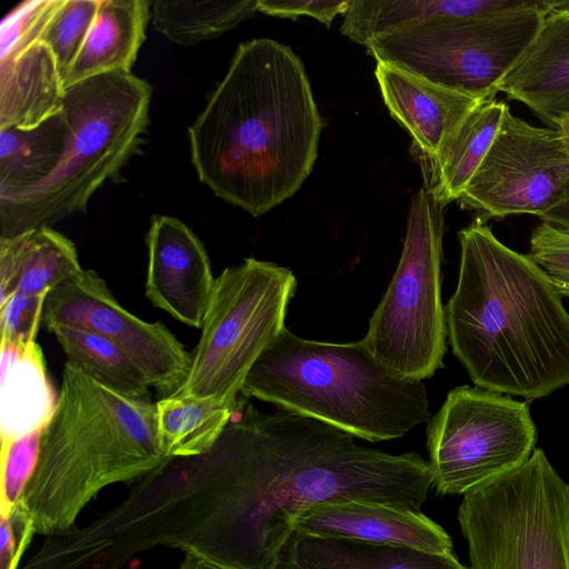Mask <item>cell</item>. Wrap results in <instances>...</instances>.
Wrapping results in <instances>:
<instances>
[{
	"label": "cell",
	"mask_w": 569,
	"mask_h": 569,
	"mask_svg": "<svg viewBox=\"0 0 569 569\" xmlns=\"http://www.w3.org/2000/svg\"><path fill=\"white\" fill-rule=\"evenodd\" d=\"M216 441L238 492L243 569H271L296 519L321 503L361 500L420 511L432 478L416 452L359 445L325 422L283 409L239 406Z\"/></svg>",
	"instance_id": "6da1fadb"
},
{
	"label": "cell",
	"mask_w": 569,
	"mask_h": 569,
	"mask_svg": "<svg viewBox=\"0 0 569 569\" xmlns=\"http://www.w3.org/2000/svg\"><path fill=\"white\" fill-rule=\"evenodd\" d=\"M322 127L300 58L276 40H248L188 129L191 161L218 198L258 217L309 177Z\"/></svg>",
	"instance_id": "7a4b0ae2"
},
{
	"label": "cell",
	"mask_w": 569,
	"mask_h": 569,
	"mask_svg": "<svg viewBox=\"0 0 569 569\" xmlns=\"http://www.w3.org/2000/svg\"><path fill=\"white\" fill-rule=\"evenodd\" d=\"M447 339L481 389L538 399L569 386V312L527 254L500 242L479 217L458 232Z\"/></svg>",
	"instance_id": "3957f363"
},
{
	"label": "cell",
	"mask_w": 569,
	"mask_h": 569,
	"mask_svg": "<svg viewBox=\"0 0 569 569\" xmlns=\"http://www.w3.org/2000/svg\"><path fill=\"white\" fill-rule=\"evenodd\" d=\"M156 402L116 392L66 361L56 408L20 499L36 533L74 526L103 488L131 485L163 466Z\"/></svg>",
	"instance_id": "277c9868"
},
{
	"label": "cell",
	"mask_w": 569,
	"mask_h": 569,
	"mask_svg": "<svg viewBox=\"0 0 569 569\" xmlns=\"http://www.w3.org/2000/svg\"><path fill=\"white\" fill-rule=\"evenodd\" d=\"M241 396L371 442L400 438L430 417L423 381L390 372L365 339L309 340L286 327L252 366Z\"/></svg>",
	"instance_id": "5b68a950"
},
{
	"label": "cell",
	"mask_w": 569,
	"mask_h": 569,
	"mask_svg": "<svg viewBox=\"0 0 569 569\" xmlns=\"http://www.w3.org/2000/svg\"><path fill=\"white\" fill-rule=\"evenodd\" d=\"M151 86L114 72L66 88L68 132L56 170L37 187L0 199V238L51 227L87 210L90 198L139 149L149 122Z\"/></svg>",
	"instance_id": "8992f818"
},
{
	"label": "cell",
	"mask_w": 569,
	"mask_h": 569,
	"mask_svg": "<svg viewBox=\"0 0 569 569\" xmlns=\"http://www.w3.org/2000/svg\"><path fill=\"white\" fill-rule=\"evenodd\" d=\"M458 521L469 569H569V485L541 449L463 495Z\"/></svg>",
	"instance_id": "52a82bcc"
},
{
	"label": "cell",
	"mask_w": 569,
	"mask_h": 569,
	"mask_svg": "<svg viewBox=\"0 0 569 569\" xmlns=\"http://www.w3.org/2000/svg\"><path fill=\"white\" fill-rule=\"evenodd\" d=\"M296 289L293 272L274 262L251 257L223 269L188 375L172 396L236 405L252 366L286 327Z\"/></svg>",
	"instance_id": "ba28073f"
},
{
	"label": "cell",
	"mask_w": 569,
	"mask_h": 569,
	"mask_svg": "<svg viewBox=\"0 0 569 569\" xmlns=\"http://www.w3.org/2000/svg\"><path fill=\"white\" fill-rule=\"evenodd\" d=\"M445 207L425 183L413 194L398 267L363 338L390 372L406 379L422 381L443 367L447 351L441 301Z\"/></svg>",
	"instance_id": "9c48e42d"
},
{
	"label": "cell",
	"mask_w": 569,
	"mask_h": 569,
	"mask_svg": "<svg viewBox=\"0 0 569 569\" xmlns=\"http://www.w3.org/2000/svg\"><path fill=\"white\" fill-rule=\"evenodd\" d=\"M551 3L513 14L429 21L380 36L366 48L377 62L493 99L535 42Z\"/></svg>",
	"instance_id": "30bf717a"
},
{
	"label": "cell",
	"mask_w": 569,
	"mask_h": 569,
	"mask_svg": "<svg viewBox=\"0 0 569 569\" xmlns=\"http://www.w3.org/2000/svg\"><path fill=\"white\" fill-rule=\"evenodd\" d=\"M536 439L525 401L478 387H457L428 420L432 486L441 495L481 488L522 466Z\"/></svg>",
	"instance_id": "8fae6325"
},
{
	"label": "cell",
	"mask_w": 569,
	"mask_h": 569,
	"mask_svg": "<svg viewBox=\"0 0 569 569\" xmlns=\"http://www.w3.org/2000/svg\"><path fill=\"white\" fill-rule=\"evenodd\" d=\"M569 190V154L553 128H539L508 108L481 164L457 200L482 221L540 218Z\"/></svg>",
	"instance_id": "7c38bea8"
},
{
	"label": "cell",
	"mask_w": 569,
	"mask_h": 569,
	"mask_svg": "<svg viewBox=\"0 0 569 569\" xmlns=\"http://www.w3.org/2000/svg\"><path fill=\"white\" fill-rule=\"evenodd\" d=\"M42 322L49 331L71 326L106 337L164 397L174 393L188 375L191 353L177 337L162 322L144 321L124 309L93 270L83 269L48 293Z\"/></svg>",
	"instance_id": "4fadbf2b"
},
{
	"label": "cell",
	"mask_w": 569,
	"mask_h": 569,
	"mask_svg": "<svg viewBox=\"0 0 569 569\" xmlns=\"http://www.w3.org/2000/svg\"><path fill=\"white\" fill-rule=\"evenodd\" d=\"M146 296L180 322L201 329L216 278L203 243L177 218L153 216L146 237Z\"/></svg>",
	"instance_id": "5bb4252c"
},
{
	"label": "cell",
	"mask_w": 569,
	"mask_h": 569,
	"mask_svg": "<svg viewBox=\"0 0 569 569\" xmlns=\"http://www.w3.org/2000/svg\"><path fill=\"white\" fill-rule=\"evenodd\" d=\"M293 529L315 536L452 552L449 535L421 511L372 501L343 500L318 505L302 512Z\"/></svg>",
	"instance_id": "9a60e30c"
},
{
	"label": "cell",
	"mask_w": 569,
	"mask_h": 569,
	"mask_svg": "<svg viewBox=\"0 0 569 569\" xmlns=\"http://www.w3.org/2000/svg\"><path fill=\"white\" fill-rule=\"evenodd\" d=\"M375 76L391 117L408 131L425 161L438 154L465 117L485 100L383 62H377Z\"/></svg>",
	"instance_id": "2e32d148"
},
{
	"label": "cell",
	"mask_w": 569,
	"mask_h": 569,
	"mask_svg": "<svg viewBox=\"0 0 569 569\" xmlns=\"http://www.w3.org/2000/svg\"><path fill=\"white\" fill-rule=\"evenodd\" d=\"M499 92L553 129L569 117V0H552L535 42Z\"/></svg>",
	"instance_id": "e0dca14e"
},
{
	"label": "cell",
	"mask_w": 569,
	"mask_h": 569,
	"mask_svg": "<svg viewBox=\"0 0 569 569\" xmlns=\"http://www.w3.org/2000/svg\"><path fill=\"white\" fill-rule=\"evenodd\" d=\"M271 569H468L452 552L352 538L322 537L293 529Z\"/></svg>",
	"instance_id": "ac0fdd59"
},
{
	"label": "cell",
	"mask_w": 569,
	"mask_h": 569,
	"mask_svg": "<svg viewBox=\"0 0 569 569\" xmlns=\"http://www.w3.org/2000/svg\"><path fill=\"white\" fill-rule=\"evenodd\" d=\"M548 0H350L341 32L367 46L408 27L446 19H475L539 9Z\"/></svg>",
	"instance_id": "d6986e66"
},
{
	"label": "cell",
	"mask_w": 569,
	"mask_h": 569,
	"mask_svg": "<svg viewBox=\"0 0 569 569\" xmlns=\"http://www.w3.org/2000/svg\"><path fill=\"white\" fill-rule=\"evenodd\" d=\"M66 87L51 50L33 42L0 59V130H29L60 113Z\"/></svg>",
	"instance_id": "ffe728a7"
},
{
	"label": "cell",
	"mask_w": 569,
	"mask_h": 569,
	"mask_svg": "<svg viewBox=\"0 0 569 569\" xmlns=\"http://www.w3.org/2000/svg\"><path fill=\"white\" fill-rule=\"evenodd\" d=\"M150 8L148 0H100L64 87L102 74L131 72L144 41Z\"/></svg>",
	"instance_id": "44dd1931"
},
{
	"label": "cell",
	"mask_w": 569,
	"mask_h": 569,
	"mask_svg": "<svg viewBox=\"0 0 569 569\" xmlns=\"http://www.w3.org/2000/svg\"><path fill=\"white\" fill-rule=\"evenodd\" d=\"M0 363V437L11 441L42 429L58 396L37 342L21 347L1 341Z\"/></svg>",
	"instance_id": "7402d4cb"
},
{
	"label": "cell",
	"mask_w": 569,
	"mask_h": 569,
	"mask_svg": "<svg viewBox=\"0 0 569 569\" xmlns=\"http://www.w3.org/2000/svg\"><path fill=\"white\" fill-rule=\"evenodd\" d=\"M509 107L500 100L479 102L423 163L425 184L447 206L458 200L489 151Z\"/></svg>",
	"instance_id": "603a6c76"
},
{
	"label": "cell",
	"mask_w": 569,
	"mask_h": 569,
	"mask_svg": "<svg viewBox=\"0 0 569 569\" xmlns=\"http://www.w3.org/2000/svg\"><path fill=\"white\" fill-rule=\"evenodd\" d=\"M62 111L37 128L0 130V199L24 193L58 167L67 141Z\"/></svg>",
	"instance_id": "cb8c5ba5"
},
{
	"label": "cell",
	"mask_w": 569,
	"mask_h": 569,
	"mask_svg": "<svg viewBox=\"0 0 569 569\" xmlns=\"http://www.w3.org/2000/svg\"><path fill=\"white\" fill-rule=\"evenodd\" d=\"M238 406L239 400L230 405L211 398L163 397L156 402L157 432L162 451L170 459L207 452Z\"/></svg>",
	"instance_id": "d4e9b609"
},
{
	"label": "cell",
	"mask_w": 569,
	"mask_h": 569,
	"mask_svg": "<svg viewBox=\"0 0 569 569\" xmlns=\"http://www.w3.org/2000/svg\"><path fill=\"white\" fill-rule=\"evenodd\" d=\"M67 362L100 385L136 399H150L149 383L129 356L106 337L71 326L50 330Z\"/></svg>",
	"instance_id": "484cf974"
},
{
	"label": "cell",
	"mask_w": 569,
	"mask_h": 569,
	"mask_svg": "<svg viewBox=\"0 0 569 569\" xmlns=\"http://www.w3.org/2000/svg\"><path fill=\"white\" fill-rule=\"evenodd\" d=\"M257 11L258 0L151 1L153 28L181 46L216 38Z\"/></svg>",
	"instance_id": "4316f807"
},
{
	"label": "cell",
	"mask_w": 569,
	"mask_h": 569,
	"mask_svg": "<svg viewBox=\"0 0 569 569\" xmlns=\"http://www.w3.org/2000/svg\"><path fill=\"white\" fill-rule=\"evenodd\" d=\"M17 239L20 249L18 291L30 296L48 295L83 270L74 243L52 227L32 229Z\"/></svg>",
	"instance_id": "83f0119b"
},
{
	"label": "cell",
	"mask_w": 569,
	"mask_h": 569,
	"mask_svg": "<svg viewBox=\"0 0 569 569\" xmlns=\"http://www.w3.org/2000/svg\"><path fill=\"white\" fill-rule=\"evenodd\" d=\"M100 0H60L44 24L38 42L53 53L64 80L92 26Z\"/></svg>",
	"instance_id": "f1b7e54d"
},
{
	"label": "cell",
	"mask_w": 569,
	"mask_h": 569,
	"mask_svg": "<svg viewBox=\"0 0 569 569\" xmlns=\"http://www.w3.org/2000/svg\"><path fill=\"white\" fill-rule=\"evenodd\" d=\"M42 429L1 441L0 516L7 515L23 495L38 461Z\"/></svg>",
	"instance_id": "f546056e"
},
{
	"label": "cell",
	"mask_w": 569,
	"mask_h": 569,
	"mask_svg": "<svg viewBox=\"0 0 569 569\" xmlns=\"http://www.w3.org/2000/svg\"><path fill=\"white\" fill-rule=\"evenodd\" d=\"M527 257L561 297L569 298V230L542 221L532 230Z\"/></svg>",
	"instance_id": "4dcf8cb0"
},
{
	"label": "cell",
	"mask_w": 569,
	"mask_h": 569,
	"mask_svg": "<svg viewBox=\"0 0 569 569\" xmlns=\"http://www.w3.org/2000/svg\"><path fill=\"white\" fill-rule=\"evenodd\" d=\"M60 0L24 1L1 23L0 59L8 58L38 41Z\"/></svg>",
	"instance_id": "1f68e13d"
},
{
	"label": "cell",
	"mask_w": 569,
	"mask_h": 569,
	"mask_svg": "<svg viewBox=\"0 0 569 569\" xmlns=\"http://www.w3.org/2000/svg\"><path fill=\"white\" fill-rule=\"evenodd\" d=\"M48 295L12 293L0 305L1 341L27 347L36 343Z\"/></svg>",
	"instance_id": "d6a6232c"
},
{
	"label": "cell",
	"mask_w": 569,
	"mask_h": 569,
	"mask_svg": "<svg viewBox=\"0 0 569 569\" xmlns=\"http://www.w3.org/2000/svg\"><path fill=\"white\" fill-rule=\"evenodd\" d=\"M0 517V569H17L36 533L33 520L21 501Z\"/></svg>",
	"instance_id": "836d02e7"
},
{
	"label": "cell",
	"mask_w": 569,
	"mask_h": 569,
	"mask_svg": "<svg viewBox=\"0 0 569 569\" xmlns=\"http://www.w3.org/2000/svg\"><path fill=\"white\" fill-rule=\"evenodd\" d=\"M350 0H258V11L268 16L296 19L307 16L329 27L338 14H345Z\"/></svg>",
	"instance_id": "e575fe53"
},
{
	"label": "cell",
	"mask_w": 569,
	"mask_h": 569,
	"mask_svg": "<svg viewBox=\"0 0 569 569\" xmlns=\"http://www.w3.org/2000/svg\"><path fill=\"white\" fill-rule=\"evenodd\" d=\"M20 280V249L17 237L0 238V305L16 291Z\"/></svg>",
	"instance_id": "d590c367"
},
{
	"label": "cell",
	"mask_w": 569,
	"mask_h": 569,
	"mask_svg": "<svg viewBox=\"0 0 569 569\" xmlns=\"http://www.w3.org/2000/svg\"><path fill=\"white\" fill-rule=\"evenodd\" d=\"M541 221L569 230V190L551 209L540 216Z\"/></svg>",
	"instance_id": "8d00e7d4"
},
{
	"label": "cell",
	"mask_w": 569,
	"mask_h": 569,
	"mask_svg": "<svg viewBox=\"0 0 569 569\" xmlns=\"http://www.w3.org/2000/svg\"><path fill=\"white\" fill-rule=\"evenodd\" d=\"M179 569H227L213 561L192 553H186Z\"/></svg>",
	"instance_id": "74e56055"
},
{
	"label": "cell",
	"mask_w": 569,
	"mask_h": 569,
	"mask_svg": "<svg viewBox=\"0 0 569 569\" xmlns=\"http://www.w3.org/2000/svg\"><path fill=\"white\" fill-rule=\"evenodd\" d=\"M560 134L563 147L569 154V117L561 119L556 128Z\"/></svg>",
	"instance_id": "f35d334b"
}]
</instances>
